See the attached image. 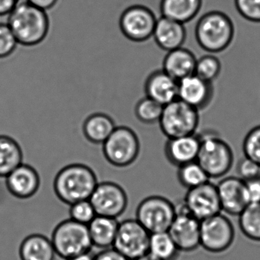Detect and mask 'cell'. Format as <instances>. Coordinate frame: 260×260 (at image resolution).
Instances as JSON below:
<instances>
[{
    "mask_svg": "<svg viewBox=\"0 0 260 260\" xmlns=\"http://www.w3.org/2000/svg\"><path fill=\"white\" fill-rule=\"evenodd\" d=\"M8 25L18 43L36 46L48 36L50 22L47 12L31 5L26 0L19 1L9 14Z\"/></svg>",
    "mask_w": 260,
    "mask_h": 260,
    "instance_id": "cell-1",
    "label": "cell"
},
{
    "mask_svg": "<svg viewBox=\"0 0 260 260\" xmlns=\"http://www.w3.org/2000/svg\"><path fill=\"white\" fill-rule=\"evenodd\" d=\"M96 174L81 164H70L56 175L54 190L57 197L67 205L88 200L98 185Z\"/></svg>",
    "mask_w": 260,
    "mask_h": 260,
    "instance_id": "cell-2",
    "label": "cell"
},
{
    "mask_svg": "<svg viewBox=\"0 0 260 260\" xmlns=\"http://www.w3.org/2000/svg\"><path fill=\"white\" fill-rule=\"evenodd\" d=\"M234 35L235 28L232 19L220 11H211L204 14L194 29L198 45L210 54L220 53L229 48Z\"/></svg>",
    "mask_w": 260,
    "mask_h": 260,
    "instance_id": "cell-3",
    "label": "cell"
},
{
    "mask_svg": "<svg viewBox=\"0 0 260 260\" xmlns=\"http://www.w3.org/2000/svg\"><path fill=\"white\" fill-rule=\"evenodd\" d=\"M200 138L197 161L210 179L224 177L232 168L234 154L230 144L217 134L207 132Z\"/></svg>",
    "mask_w": 260,
    "mask_h": 260,
    "instance_id": "cell-4",
    "label": "cell"
},
{
    "mask_svg": "<svg viewBox=\"0 0 260 260\" xmlns=\"http://www.w3.org/2000/svg\"><path fill=\"white\" fill-rule=\"evenodd\" d=\"M51 240L57 255L65 260L90 252L92 247L87 225L71 218L56 226Z\"/></svg>",
    "mask_w": 260,
    "mask_h": 260,
    "instance_id": "cell-5",
    "label": "cell"
},
{
    "mask_svg": "<svg viewBox=\"0 0 260 260\" xmlns=\"http://www.w3.org/2000/svg\"><path fill=\"white\" fill-rule=\"evenodd\" d=\"M199 121V111L177 99L164 106L158 123L162 133L170 139L194 135Z\"/></svg>",
    "mask_w": 260,
    "mask_h": 260,
    "instance_id": "cell-6",
    "label": "cell"
},
{
    "mask_svg": "<svg viewBox=\"0 0 260 260\" xmlns=\"http://www.w3.org/2000/svg\"><path fill=\"white\" fill-rule=\"evenodd\" d=\"M141 144L136 133L130 127H115L103 144V154L106 160L116 167L132 165L139 156Z\"/></svg>",
    "mask_w": 260,
    "mask_h": 260,
    "instance_id": "cell-7",
    "label": "cell"
},
{
    "mask_svg": "<svg viewBox=\"0 0 260 260\" xmlns=\"http://www.w3.org/2000/svg\"><path fill=\"white\" fill-rule=\"evenodd\" d=\"M176 217L175 205L160 196H152L141 201L136 219L150 234L168 231Z\"/></svg>",
    "mask_w": 260,
    "mask_h": 260,
    "instance_id": "cell-8",
    "label": "cell"
},
{
    "mask_svg": "<svg viewBox=\"0 0 260 260\" xmlns=\"http://www.w3.org/2000/svg\"><path fill=\"white\" fill-rule=\"evenodd\" d=\"M235 239V229L231 220L221 212L200 222V246L211 253L228 250Z\"/></svg>",
    "mask_w": 260,
    "mask_h": 260,
    "instance_id": "cell-9",
    "label": "cell"
},
{
    "mask_svg": "<svg viewBox=\"0 0 260 260\" xmlns=\"http://www.w3.org/2000/svg\"><path fill=\"white\" fill-rule=\"evenodd\" d=\"M150 234L135 219L119 222L112 247L129 260H135L149 250Z\"/></svg>",
    "mask_w": 260,
    "mask_h": 260,
    "instance_id": "cell-10",
    "label": "cell"
},
{
    "mask_svg": "<svg viewBox=\"0 0 260 260\" xmlns=\"http://www.w3.org/2000/svg\"><path fill=\"white\" fill-rule=\"evenodd\" d=\"M174 205L176 217L169 229V234L180 252H193L201 246V221L190 214L183 199Z\"/></svg>",
    "mask_w": 260,
    "mask_h": 260,
    "instance_id": "cell-11",
    "label": "cell"
},
{
    "mask_svg": "<svg viewBox=\"0 0 260 260\" xmlns=\"http://www.w3.org/2000/svg\"><path fill=\"white\" fill-rule=\"evenodd\" d=\"M157 19L153 12L143 5H134L126 9L121 17V32L129 40L144 42L153 37Z\"/></svg>",
    "mask_w": 260,
    "mask_h": 260,
    "instance_id": "cell-12",
    "label": "cell"
},
{
    "mask_svg": "<svg viewBox=\"0 0 260 260\" xmlns=\"http://www.w3.org/2000/svg\"><path fill=\"white\" fill-rule=\"evenodd\" d=\"M96 215L118 218L125 211L128 198L124 188L113 182H99L89 198Z\"/></svg>",
    "mask_w": 260,
    "mask_h": 260,
    "instance_id": "cell-13",
    "label": "cell"
},
{
    "mask_svg": "<svg viewBox=\"0 0 260 260\" xmlns=\"http://www.w3.org/2000/svg\"><path fill=\"white\" fill-rule=\"evenodd\" d=\"M183 202L190 214L200 221L221 211L217 187L210 181L188 189Z\"/></svg>",
    "mask_w": 260,
    "mask_h": 260,
    "instance_id": "cell-14",
    "label": "cell"
},
{
    "mask_svg": "<svg viewBox=\"0 0 260 260\" xmlns=\"http://www.w3.org/2000/svg\"><path fill=\"white\" fill-rule=\"evenodd\" d=\"M214 93L213 83L206 81L196 74L178 81V99L199 112L209 106Z\"/></svg>",
    "mask_w": 260,
    "mask_h": 260,
    "instance_id": "cell-15",
    "label": "cell"
},
{
    "mask_svg": "<svg viewBox=\"0 0 260 260\" xmlns=\"http://www.w3.org/2000/svg\"><path fill=\"white\" fill-rule=\"evenodd\" d=\"M221 211L238 216L247 206L245 182L237 176H228L216 185Z\"/></svg>",
    "mask_w": 260,
    "mask_h": 260,
    "instance_id": "cell-16",
    "label": "cell"
},
{
    "mask_svg": "<svg viewBox=\"0 0 260 260\" xmlns=\"http://www.w3.org/2000/svg\"><path fill=\"white\" fill-rule=\"evenodd\" d=\"M41 179L34 167L22 164L6 177L9 192L19 199L33 197L40 188Z\"/></svg>",
    "mask_w": 260,
    "mask_h": 260,
    "instance_id": "cell-17",
    "label": "cell"
},
{
    "mask_svg": "<svg viewBox=\"0 0 260 260\" xmlns=\"http://www.w3.org/2000/svg\"><path fill=\"white\" fill-rule=\"evenodd\" d=\"M199 147L200 138L199 135L194 134L167 140L164 147V153L172 165L179 167L196 161Z\"/></svg>",
    "mask_w": 260,
    "mask_h": 260,
    "instance_id": "cell-18",
    "label": "cell"
},
{
    "mask_svg": "<svg viewBox=\"0 0 260 260\" xmlns=\"http://www.w3.org/2000/svg\"><path fill=\"white\" fill-rule=\"evenodd\" d=\"M146 96L166 106L178 99V81L162 70L152 73L144 85Z\"/></svg>",
    "mask_w": 260,
    "mask_h": 260,
    "instance_id": "cell-19",
    "label": "cell"
},
{
    "mask_svg": "<svg viewBox=\"0 0 260 260\" xmlns=\"http://www.w3.org/2000/svg\"><path fill=\"white\" fill-rule=\"evenodd\" d=\"M153 38L158 47L167 52L181 48L186 39L185 25L161 16L156 21Z\"/></svg>",
    "mask_w": 260,
    "mask_h": 260,
    "instance_id": "cell-20",
    "label": "cell"
},
{
    "mask_svg": "<svg viewBox=\"0 0 260 260\" xmlns=\"http://www.w3.org/2000/svg\"><path fill=\"white\" fill-rule=\"evenodd\" d=\"M196 58L187 48H176L168 51L162 61V71L176 81L194 74Z\"/></svg>",
    "mask_w": 260,
    "mask_h": 260,
    "instance_id": "cell-21",
    "label": "cell"
},
{
    "mask_svg": "<svg viewBox=\"0 0 260 260\" xmlns=\"http://www.w3.org/2000/svg\"><path fill=\"white\" fill-rule=\"evenodd\" d=\"M119 222L115 218L96 215L87 225L92 246L100 249L113 246Z\"/></svg>",
    "mask_w": 260,
    "mask_h": 260,
    "instance_id": "cell-22",
    "label": "cell"
},
{
    "mask_svg": "<svg viewBox=\"0 0 260 260\" xmlns=\"http://www.w3.org/2000/svg\"><path fill=\"white\" fill-rule=\"evenodd\" d=\"M56 255L51 239L42 234L28 236L19 246L21 260H54Z\"/></svg>",
    "mask_w": 260,
    "mask_h": 260,
    "instance_id": "cell-23",
    "label": "cell"
},
{
    "mask_svg": "<svg viewBox=\"0 0 260 260\" xmlns=\"http://www.w3.org/2000/svg\"><path fill=\"white\" fill-rule=\"evenodd\" d=\"M202 0H161V16L184 24L194 19L200 12Z\"/></svg>",
    "mask_w": 260,
    "mask_h": 260,
    "instance_id": "cell-24",
    "label": "cell"
},
{
    "mask_svg": "<svg viewBox=\"0 0 260 260\" xmlns=\"http://www.w3.org/2000/svg\"><path fill=\"white\" fill-rule=\"evenodd\" d=\"M115 122L109 115L95 113L88 117L83 124V134L92 144H103L115 130Z\"/></svg>",
    "mask_w": 260,
    "mask_h": 260,
    "instance_id": "cell-25",
    "label": "cell"
},
{
    "mask_svg": "<svg viewBox=\"0 0 260 260\" xmlns=\"http://www.w3.org/2000/svg\"><path fill=\"white\" fill-rule=\"evenodd\" d=\"M22 164L23 153L19 143L11 137L0 135V177H7Z\"/></svg>",
    "mask_w": 260,
    "mask_h": 260,
    "instance_id": "cell-26",
    "label": "cell"
},
{
    "mask_svg": "<svg viewBox=\"0 0 260 260\" xmlns=\"http://www.w3.org/2000/svg\"><path fill=\"white\" fill-rule=\"evenodd\" d=\"M159 260H176L180 251L168 231L150 234L149 250Z\"/></svg>",
    "mask_w": 260,
    "mask_h": 260,
    "instance_id": "cell-27",
    "label": "cell"
},
{
    "mask_svg": "<svg viewBox=\"0 0 260 260\" xmlns=\"http://www.w3.org/2000/svg\"><path fill=\"white\" fill-rule=\"evenodd\" d=\"M238 224L243 235L260 242V203L249 204L238 215Z\"/></svg>",
    "mask_w": 260,
    "mask_h": 260,
    "instance_id": "cell-28",
    "label": "cell"
},
{
    "mask_svg": "<svg viewBox=\"0 0 260 260\" xmlns=\"http://www.w3.org/2000/svg\"><path fill=\"white\" fill-rule=\"evenodd\" d=\"M177 177L184 188L191 189L210 180L206 172L197 161L178 167Z\"/></svg>",
    "mask_w": 260,
    "mask_h": 260,
    "instance_id": "cell-29",
    "label": "cell"
},
{
    "mask_svg": "<svg viewBox=\"0 0 260 260\" xmlns=\"http://www.w3.org/2000/svg\"><path fill=\"white\" fill-rule=\"evenodd\" d=\"M164 106L146 96L137 103L135 115L141 122L152 124L159 122Z\"/></svg>",
    "mask_w": 260,
    "mask_h": 260,
    "instance_id": "cell-30",
    "label": "cell"
},
{
    "mask_svg": "<svg viewBox=\"0 0 260 260\" xmlns=\"http://www.w3.org/2000/svg\"><path fill=\"white\" fill-rule=\"evenodd\" d=\"M221 72V63L212 54L202 56L196 60L194 74L206 81L213 83Z\"/></svg>",
    "mask_w": 260,
    "mask_h": 260,
    "instance_id": "cell-31",
    "label": "cell"
},
{
    "mask_svg": "<svg viewBox=\"0 0 260 260\" xmlns=\"http://www.w3.org/2000/svg\"><path fill=\"white\" fill-rule=\"evenodd\" d=\"M244 156L260 166V124L252 127L243 141Z\"/></svg>",
    "mask_w": 260,
    "mask_h": 260,
    "instance_id": "cell-32",
    "label": "cell"
},
{
    "mask_svg": "<svg viewBox=\"0 0 260 260\" xmlns=\"http://www.w3.org/2000/svg\"><path fill=\"white\" fill-rule=\"evenodd\" d=\"M96 216L89 199L80 201L70 205V218L78 223L88 225Z\"/></svg>",
    "mask_w": 260,
    "mask_h": 260,
    "instance_id": "cell-33",
    "label": "cell"
},
{
    "mask_svg": "<svg viewBox=\"0 0 260 260\" xmlns=\"http://www.w3.org/2000/svg\"><path fill=\"white\" fill-rule=\"evenodd\" d=\"M239 14L249 22L260 23V0H234Z\"/></svg>",
    "mask_w": 260,
    "mask_h": 260,
    "instance_id": "cell-34",
    "label": "cell"
},
{
    "mask_svg": "<svg viewBox=\"0 0 260 260\" xmlns=\"http://www.w3.org/2000/svg\"><path fill=\"white\" fill-rule=\"evenodd\" d=\"M19 45L8 24L0 23V59L10 57Z\"/></svg>",
    "mask_w": 260,
    "mask_h": 260,
    "instance_id": "cell-35",
    "label": "cell"
},
{
    "mask_svg": "<svg viewBox=\"0 0 260 260\" xmlns=\"http://www.w3.org/2000/svg\"><path fill=\"white\" fill-rule=\"evenodd\" d=\"M237 177L242 180L249 181L260 178V166L249 158H242L237 166Z\"/></svg>",
    "mask_w": 260,
    "mask_h": 260,
    "instance_id": "cell-36",
    "label": "cell"
},
{
    "mask_svg": "<svg viewBox=\"0 0 260 260\" xmlns=\"http://www.w3.org/2000/svg\"><path fill=\"white\" fill-rule=\"evenodd\" d=\"M244 182L248 204L260 203V178Z\"/></svg>",
    "mask_w": 260,
    "mask_h": 260,
    "instance_id": "cell-37",
    "label": "cell"
},
{
    "mask_svg": "<svg viewBox=\"0 0 260 260\" xmlns=\"http://www.w3.org/2000/svg\"><path fill=\"white\" fill-rule=\"evenodd\" d=\"M94 260H129L121 255L113 247L101 249L99 253L94 255Z\"/></svg>",
    "mask_w": 260,
    "mask_h": 260,
    "instance_id": "cell-38",
    "label": "cell"
},
{
    "mask_svg": "<svg viewBox=\"0 0 260 260\" xmlns=\"http://www.w3.org/2000/svg\"><path fill=\"white\" fill-rule=\"evenodd\" d=\"M26 1L37 8L46 12L54 8L58 2V0H26Z\"/></svg>",
    "mask_w": 260,
    "mask_h": 260,
    "instance_id": "cell-39",
    "label": "cell"
},
{
    "mask_svg": "<svg viewBox=\"0 0 260 260\" xmlns=\"http://www.w3.org/2000/svg\"><path fill=\"white\" fill-rule=\"evenodd\" d=\"M20 0H0V16L10 14Z\"/></svg>",
    "mask_w": 260,
    "mask_h": 260,
    "instance_id": "cell-40",
    "label": "cell"
},
{
    "mask_svg": "<svg viewBox=\"0 0 260 260\" xmlns=\"http://www.w3.org/2000/svg\"><path fill=\"white\" fill-rule=\"evenodd\" d=\"M70 260H94V255H91L90 252H86V253L77 255Z\"/></svg>",
    "mask_w": 260,
    "mask_h": 260,
    "instance_id": "cell-41",
    "label": "cell"
},
{
    "mask_svg": "<svg viewBox=\"0 0 260 260\" xmlns=\"http://www.w3.org/2000/svg\"><path fill=\"white\" fill-rule=\"evenodd\" d=\"M135 260H159L156 257L153 256V255L150 253V252H147V253L144 254L142 256L139 257V258H137Z\"/></svg>",
    "mask_w": 260,
    "mask_h": 260,
    "instance_id": "cell-42",
    "label": "cell"
}]
</instances>
